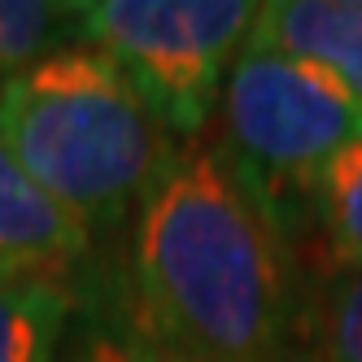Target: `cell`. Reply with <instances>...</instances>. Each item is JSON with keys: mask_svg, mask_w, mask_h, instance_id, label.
I'll use <instances>...</instances> for the list:
<instances>
[{"mask_svg": "<svg viewBox=\"0 0 362 362\" xmlns=\"http://www.w3.org/2000/svg\"><path fill=\"white\" fill-rule=\"evenodd\" d=\"M118 257L136 315L175 362H301L315 271L218 140L179 148Z\"/></svg>", "mask_w": 362, "mask_h": 362, "instance_id": "obj_1", "label": "cell"}, {"mask_svg": "<svg viewBox=\"0 0 362 362\" xmlns=\"http://www.w3.org/2000/svg\"><path fill=\"white\" fill-rule=\"evenodd\" d=\"M310 231L319 236L323 271H362V140L336 153L315 179Z\"/></svg>", "mask_w": 362, "mask_h": 362, "instance_id": "obj_9", "label": "cell"}, {"mask_svg": "<svg viewBox=\"0 0 362 362\" xmlns=\"http://www.w3.org/2000/svg\"><path fill=\"white\" fill-rule=\"evenodd\" d=\"M0 144L92 236L132 223L184 148L144 92L88 44L0 79Z\"/></svg>", "mask_w": 362, "mask_h": 362, "instance_id": "obj_2", "label": "cell"}, {"mask_svg": "<svg viewBox=\"0 0 362 362\" xmlns=\"http://www.w3.org/2000/svg\"><path fill=\"white\" fill-rule=\"evenodd\" d=\"M218 110L227 158L301 240L315 179L362 140V96L319 62L245 44Z\"/></svg>", "mask_w": 362, "mask_h": 362, "instance_id": "obj_3", "label": "cell"}, {"mask_svg": "<svg viewBox=\"0 0 362 362\" xmlns=\"http://www.w3.org/2000/svg\"><path fill=\"white\" fill-rule=\"evenodd\" d=\"M83 44L105 53L179 144H197L253 35V0H79Z\"/></svg>", "mask_w": 362, "mask_h": 362, "instance_id": "obj_4", "label": "cell"}, {"mask_svg": "<svg viewBox=\"0 0 362 362\" xmlns=\"http://www.w3.org/2000/svg\"><path fill=\"white\" fill-rule=\"evenodd\" d=\"M96 236L0 144V271H79Z\"/></svg>", "mask_w": 362, "mask_h": 362, "instance_id": "obj_5", "label": "cell"}, {"mask_svg": "<svg viewBox=\"0 0 362 362\" xmlns=\"http://www.w3.org/2000/svg\"><path fill=\"white\" fill-rule=\"evenodd\" d=\"M249 44L319 62L362 96V0H271V5H257Z\"/></svg>", "mask_w": 362, "mask_h": 362, "instance_id": "obj_7", "label": "cell"}, {"mask_svg": "<svg viewBox=\"0 0 362 362\" xmlns=\"http://www.w3.org/2000/svg\"><path fill=\"white\" fill-rule=\"evenodd\" d=\"M57 362H175L136 315L118 249L92 253L83 262Z\"/></svg>", "mask_w": 362, "mask_h": 362, "instance_id": "obj_6", "label": "cell"}, {"mask_svg": "<svg viewBox=\"0 0 362 362\" xmlns=\"http://www.w3.org/2000/svg\"><path fill=\"white\" fill-rule=\"evenodd\" d=\"M79 271H0V362H57Z\"/></svg>", "mask_w": 362, "mask_h": 362, "instance_id": "obj_8", "label": "cell"}, {"mask_svg": "<svg viewBox=\"0 0 362 362\" xmlns=\"http://www.w3.org/2000/svg\"><path fill=\"white\" fill-rule=\"evenodd\" d=\"M83 44L79 0H0V79Z\"/></svg>", "mask_w": 362, "mask_h": 362, "instance_id": "obj_10", "label": "cell"}, {"mask_svg": "<svg viewBox=\"0 0 362 362\" xmlns=\"http://www.w3.org/2000/svg\"><path fill=\"white\" fill-rule=\"evenodd\" d=\"M301 362H362V271H323L315 279Z\"/></svg>", "mask_w": 362, "mask_h": 362, "instance_id": "obj_11", "label": "cell"}]
</instances>
